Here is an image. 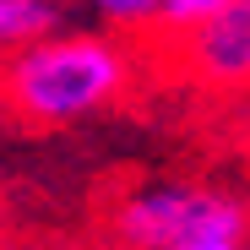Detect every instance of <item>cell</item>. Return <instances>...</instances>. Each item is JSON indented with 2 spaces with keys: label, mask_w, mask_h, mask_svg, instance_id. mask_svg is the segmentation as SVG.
<instances>
[{
  "label": "cell",
  "mask_w": 250,
  "mask_h": 250,
  "mask_svg": "<svg viewBox=\"0 0 250 250\" xmlns=\"http://www.w3.org/2000/svg\"><path fill=\"white\" fill-rule=\"evenodd\" d=\"M185 87L212 98H250V0H223L185 33L152 38Z\"/></svg>",
  "instance_id": "3957f363"
},
{
  "label": "cell",
  "mask_w": 250,
  "mask_h": 250,
  "mask_svg": "<svg viewBox=\"0 0 250 250\" xmlns=\"http://www.w3.org/2000/svg\"><path fill=\"white\" fill-rule=\"evenodd\" d=\"M65 11H82L87 22L120 27V33H158L163 22V0H65Z\"/></svg>",
  "instance_id": "5b68a950"
},
{
  "label": "cell",
  "mask_w": 250,
  "mask_h": 250,
  "mask_svg": "<svg viewBox=\"0 0 250 250\" xmlns=\"http://www.w3.org/2000/svg\"><path fill=\"white\" fill-rule=\"evenodd\" d=\"M218 6H223V0H163V22H158V33H152V38L185 33V27H196L201 17H212Z\"/></svg>",
  "instance_id": "8992f818"
},
{
  "label": "cell",
  "mask_w": 250,
  "mask_h": 250,
  "mask_svg": "<svg viewBox=\"0 0 250 250\" xmlns=\"http://www.w3.org/2000/svg\"><path fill=\"white\" fill-rule=\"evenodd\" d=\"M131 250H250V185L218 174H163L131 185L104 218Z\"/></svg>",
  "instance_id": "7a4b0ae2"
},
{
  "label": "cell",
  "mask_w": 250,
  "mask_h": 250,
  "mask_svg": "<svg viewBox=\"0 0 250 250\" xmlns=\"http://www.w3.org/2000/svg\"><path fill=\"white\" fill-rule=\"evenodd\" d=\"M136 33H120L104 22L55 27L22 49H6V109L27 131H65L114 104L131 98L142 55L131 44Z\"/></svg>",
  "instance_id": "6da1fadb"
},
{
  "label": "cell",
  "mask_w": 250,
  "mask_h": 250,
  "mask_svg": "<svg viewBox=\"0 0 250 250\" xmlns=\"http://www.w3.org/2000/svg\"><path fill=\"white\" fill-rule=\"evenodd\" d=\"M65 22V0H0V44L22 49Z\"/></svg>",
  "instance_id": "277c9868"
}]
</instances>
